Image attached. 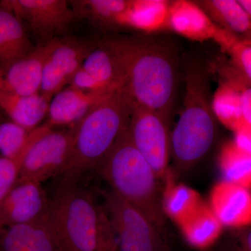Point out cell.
<instances>
[{
    "label": "cell",
    "instance_id": "obj_35",
    "mask_svg": "<svg viewBox=\"0 0 251 251\" xmlns=\"http://www.w3.org/2000/svg\"><path fill=\"white\" fill-rule=\"evenodd\" d=\"M248 16L251 18V0H238Z\"/></svg>",
    "mask_w": 251,
    "mask_h": 251
},
{
    "label": "cell",
    "instance_id": "obj_1",
    "mask_svg": "<svg viewBox=\"0 0 251 251\" xmlns=\"http://www.w3.org/2000/svg\"><path fill=\"white\" fill-rule=\"evenodd\" d=\"M121 61L123 90L135 105L170 117L175 72L168 52L156 43L139 37L109 40Z\"/></svg>",
    "mask_w": 251,
    "mask_h": 251
},
{
    "label": "cell",
    "instance_id": "obj_33",
    "mask_svg": "<svg viewBox=\"0 0 251 251\" xmlns=\"http://www.w3.org/2000/svg\"><path fill=\"white\" fill-rule=\"evenodd\" d=\"M69 85V87L83 91V92H106V93L115 92L106 88L82 67H81L74 74Z\"/></svg>",
    "mask_w": 251,
    "mask_h": 251
},
{
    "label": "cell",
    "instance_id": "obj_13",
    "mask_svg": "<svg viewBox=\"0 0 251 251\" xmlns=\"http://www.w3.org/2000/svg\"><path fill=\"white\" fill-rule=\"evenodd\" d=\"M209 206L223 226L238 229L251 226L249 188L221 181L211 191Z\"/></svg>",
    "mask_w": 251,
    "mask_h": 251
},
{
    "label": "cell",
    "instance_id": "obj_16",
    "mask_svg": "<svg viewBox=\"0 0 251 251\" xmlns=\"http://www.w3.org/2000/svg\"><path fill=\"white\" fill-rule=\"evenodd\" d=\"M112 94L83 92L71 87L64 88L51 99L48 112L49 121L46 123L52 128L76 125L96 105Z\"/></svg>",
    "mask_w": 251,
    "mask_h": 251
},
{
    "label": "cell",
    "instance_id": "obj_17",
    "mask_svg": "<svg viewBox=\"0 0 251 251\" xmlns=\"http://www.w3.org/2000/svg\"><path fill=\"white\" fill-rule=\"evenodd\" d=\"M50 102L41 93L21 96L0 90V108L11 122L27 130L35 129L40 126L48 115Z\"/></svg>",
    "mask_w": 251,
    "mask_h": 251
},
{
    "label": "cell",
    "instance_id": "obj_30",
    "mask_svg": "<svg viewBox=\"0 0 251 251\" xmlns=\"http://www.w3.org/2000/svg\"><path fill=\"white\" fill-rule=\"evenodd\" d=\"M27 152L16 159L0 156V204L17 182L23 159Z\"/></svg>",
    "mask_w": 251,
    "mask_h": 251
},
{
    "label": "cell",
    "instance_id": "obj_22",
    "mask_svg": "<svg viewBox=\"0 0 251 251\" xmlns=\"http://www.w3.org/2000/svg\"><path fill=\"white\" fill-rule=\"evenodd\" d=\"M163 207L167 217L181 224L203 204L199 194L184 184H176L170 170L163 181Z\"/></svg>",
    "mask_w": 251,
    "mask_h": 251
},
{
    "label": "cell",
    "instance_id": "obj_32",
    "mask_svg": "<svg viewBox=\"0 0 251 251\" xmlns=\"http://www.w3.org/2000/svg\"><path fill=\"white\" fill-rule=\"evenodd\" d=\"M97 251H120L108 214L103 207L100 211L99 245Z\"/></svg>",
    "mask_w": 251,
    "mask_h": 251
},
{
    "label": "cell",
    "instance_id": "obj_9",
    "mask_svg": "<svg viewBox=\"0 0 251 251\" xmlns=\"http://www.w3.org/2000/svg\"><path fill=\"white\" fill-rule=\"evenodd\" d=\"M0 7L27 23L36 35L56 39L72 22L74 11L66 0H4Z\"/></svg>",
    "mask_w": 251,
    "mask_h": 251
},
{
    "label": "cell",
    "instance_id": "obj_18",
    "mask_svg": "<svg viewBox=\"0 0 251 251\" xmlns=\"http://www.w3.org/2000/svg\"><path fill=\"white\" fill-rule=\"evenodd\" d=\"M211 21L240 41L251 40V18L236 0L196 1Z\"/></svg>",
    "mask_w": 251,
    "mask_h": 251
},
{
    "label": "cell",
    "instance_id": "obj_11",
    "mask_svg": "<svg viewBox=\"0 0 251 251\" xmlns=\"http://www.w3.org/2000/svg\"><path fill=\"white\" fill-rule=\"evenodd\" d=\"M49 204L50 198L41 184L16 183L0 204V229L46 217Z\"/></svg>",
    "mask_w": 251,
    "mask_h": 251
},
{
    "label": "cell",
    "instance_id": "obj_5",
    "mask_svg": "<svg viewBox=\"0 0 251 251\" xmlns=\"http://www.w3.org/2000/svg\"><path fill=\"white\" fill-rule=\"evenodd\" d=\"M101 206L77 184L61 182L50 198L48 219L62 251H97Z\"/></svg>",
    "mask_w": 251,
    "mask_h": 251
},
{
    "label": "cell",
    "instance_id": "obj_10",
    "mask_svg": "<svg viewBox=\"0 0 251 251\" xmlns=\"http://www.w3.org/2000/svg\"><path fill=\"white\" fill-rule=\"evenodd\" d=\"M95 46L77 38H57L46 57L40 93L51 100L69 85Z\"/></svg>",
    "mask_w": 251,
    "mask_h": 251
},
{
    "label": "cell",
    "instance_id": "obj_31",
    "mask_svg": "<svg viewBox=\"0 0 251 251\" xmlns=\"http://www.w3.org/2000/svg\"><path fill=\"white\" fill-rule=\"evenodd\" d=\"M220 251H251V226L232 229L221 243Z\"/></svg>",
    "mask_w": 251,
    "mask_h": 251
},
{
    "label": "cell",
    "instance_id": "obj_34",
    "mask_svg": "<svg viewBox=\"0 0 251 251\" xmlns=\"http://www.w3.org/2000/svg\"><path fill=\"white\" fill-rule=\"evenodd\" d=\"M234 146L244 154L251 157V127L244 125L234 132Z\"/></svg>",
    "mask_w": 251,
    "mask_h": 251
},
{
    "label": "cell",
    "instance_id": "obj_14",
    "mask_svg": "<svg viewBox=\"0 0 251 251\" xmlns=\"http://www.w3.org/2000/svg\"><path fill=\"white\" fill-rule=\"evenodd\" d=\"M167 29L200 42H216L223 32L196 1L186 0L171 1Z\"/></svg>",
    "mask_w": 251,
    "mask_h": 251
},
{
    "label": "cell",
    "instance_id": "obj_19",
    "mask_svg": "<svg viewBox=\"0 0 251 251\" xmlns=\"http://www.w3.org/2000/svg\"><path fill=\"white\" fill-rule=\"evenodd\" d=\"M82 67L108 90L124 88L125 72L120 57L110 41L96 45L84 61Z\"/></svg>",
    "mask_w": 251,
    "mask_h": 251
},
{
    "label": "cell",
    "instance_id": "obj_21",
    "mask_svg": "<svg viewBox=\"0 0 251 251\" xmlns=\"http://www.w3.org/2000/svg\"><path fill=\"white\" fill-rule=\"evenodd\" d=\"M171 2L166 0L132 1L129 9L117 23L146 32L167 29Z\"/></svg>",
    "mask_w": 251,
    "mask_h": 251
},
{
    "label": "cell",
    "instance_id": "obj_29",
    "mask_svg": "<svg viewBox=\"0 0 251 251\" xmlns=\"http://www.w3.org/2000/svg\"><path fill=\"white\" fill-rule=\"evenodd\" d=\"M220 70L222 79L233 86L240 94L244 122L251 127V84L231 64H224Z\"/></svg>",
    "mask_w": 251,
    "mask_h": 251
},
{
    "label": "cell",
    "instance_id": "obj_26",
    "mask_svg": "<svg viewBox=\"0 0 251 251\" xmlns=\"http://www.w3.org/2000/svg\"><path fill=\"white\" fill-rule=\"evenodd\" d=\"M224 181L251 188V157L244 154L232 142L225 145L219 158Z\"/></svg>",
    "mask_w": 251,
    "mask_h": 251
},
{
    "label": "cell",
    "instance_id": "obj_23",
    "mask_svg": "<svg viewBox=\"0 0 251 251\" xmlns=\"http://www.w3.org/2000/svg\"><path fill=\"white\" fill-rule=\"evenodd\" d=\"M179 226L188 244L198 249L212 245L219 239L224 227L210 206L204 203Z\"/></svg>",
    "mask_w": 251,
    "mask_h": 251
},
{
    "label": "cell",
    "instance_id": "obj_2",
    "mask_svg": "<svg viewBox=\"0 0 251 251\" xmlns=\"http://www.w3.org/2000/svg\"><path fill=\"white\" fill-rule=\"evenodd\" d=\"M128 127L97 170L112 191L143 213L162 233L170 237L168 217L163 207V181L135 148Z\"/></svg>",
    "mask_w": 251,
    "mask_h": 251
},
{
    "label": "cell",
    "instance_id": "obj_27",
    "mask_svg": "<svg viewBox=\"0 0 251 251\" xmlns=\"http://www.w3.org/2000/svg\"><path fill=\"white\" fill-rule=\"evenodd\" d=\"M132 1L125 0H84L73 1L75 10L82 14L90 16L99 22L118 23L120 18L129 9Z\"/></svg>",
    "mask_w": 251,
    "mask_h": 251
},
{
    "label": "cell",
    "instance_id": "obj_36",
    "mask_svg": "<svg viewBox=\"0 0 251 251\" xmlns=\"http://www.w3.org/2000/svg\"></svg>",
    "mask_w": 251,
    "mask_h": 251
},
{
    "label": "cell",
    "instance_id": "obj_28",
    "mask_svg": "<svg viewBox=\"0 0 251 251\" xmlns=\"http://www.w3.org/2000/svg\"><path fill=\"white\" fill-rule=\"evenodd\" d=\"M220 47L230 57L231 64L251 84V41H240L228 34Z\"/></svg>",
    "mask_w": 251,
    "mask_h": 251
},
{
    "label": "cell",
    "instance_id": "obj_12",
    "mask_svg": "<svg viewBox=\"0 0 251 251\" xmlns=\"http://www.w3.org/2000/svg\"><path fill=\"white\" fill-rule=\"evenodd\" d=\"M57 39L34 48L25 57L0 69V90L21 96L40 93L44 64Z\"/></svg>",
    "mask_w": 251,
    "mask_h": 251
},
{
    "label": "cell",
    "instance_id": "obj_20",
    "mask_svg": "<svg viewBox=\"0 0 251 251\" xmlns=\"http://www.w3.org/2000/svg\"><path fill=\"white\" fill-rule=\"evenodd\" d=\"M34 49L23 23L12 13L0 7V69L25 57Z\"/></svg>",
    "mask_w": 251,
    "mask_h": 251
},
{
    "label": "cell",
    "instance_id": "obj_24",
    "mask_svg": "<svg viewBox=\"0 0 251 251\" xmlns=\"http://www.w3.org/2000/svg\"><path fill=\"white\" fill-rule=\"evenodd\" d=\"M51 130L52 127L47 123L31 130L13 122L0 124V153L6 158L16 159L27 152L36 140Z\"/></svg>",
    "mask_w": 251,
    "mask_h": 251
},
{
    "label": "cell",
    "instance_id": "obj_6",
    "mask_svg": "<svg viewBox=\"0 0 251 251\" xmlns=\"http://www.w3.org/2000/svg\"><path fill=\"white\" fill-rule=\"evenodd\" d=\"M100 193L120 251H172L170 237L162 233L143 213L111 188Z\"/></svg>",
    "mask_w": 251,
    "mask_h": 251
},
{
    "label": "cell",
    "instance_id": "obj_25",
    "mask_svg": "<svg viewBox=\"0 0 251 251\" xmlns=\"http://www.w3.org/2000/svg\"><path fill=\"white\" fill-rule=\"evenodd\" d=\"M211 105L216 118L232 131L245 125L240 94L237 89L224 79H221L213 96Z\"/></svg>",
    "mask_w": 251,
    "mask_h": 251
},
{
    "label": "cell",
    "instance_id": "obj_8",
    "mask_svg": "<svg viewBox=\"0 0 251 251\" xmlns=\"http://www.w3.org/2000/svg\"><path fill=\"white\" fill-rule=\"evenodd\" d=\"M76 125L66 129L50 130L31 145L23 159L16 183L41 184L59 176L72 155Z\"/></svg>",
    "mask_w": 251,
    "mask_h": 251
},
{
    "label": "cell",
    "instance_id": "obj_4",
    "mask_svg": "<svg viewBox=\"0 0 251 251\" xmlns=\"http://www.w3.org/2000/svg\"><path fill=\"white\" fill-rule=\"evenodd\" d=\"M184 108L171 135V158L176 173L188 171L209 152L216 135L207 80L201 70L186 76Z\"/></svg>",
    "mask_w": 251,
    "mask_h": 251
},
{
    "label": "cell",
    "instance_id": "obj_7",
    "mask_svg": "<svg viewBox=\"0 0 251 251\" xmlns=\"http://www.w3.org/2000/svg\"><path fill=\"white\" fill-rule=\"evenodd\" d=\"M170 117L133 103L128 132L138 151L146 158L162 181L170 171Z\"/></svg>",
    "mask_w": 251,
    "mask_h": 251
},
{
    "label": "cell",
    "instance_id": "obj_15",
    "mask_svg": "<svg viewBox=\"0 0 251 251\" xmlns=\"http://www.w3.org/2000/svg\"><path fill=\"white\" fill-rule=\"evenodd\" d=\"M0 251H62L48 215L29 224L0 229Z\"/></svg>",
    "mask_w": 251,
    "mask_h": 251
},
{
    "label": "cell",
    "instance_id": "obj_3",
    "mask_svg": "<svg viewBox=\"0 0 251 251\" xmlns=\"http://www.w3.org/2000/svg\"><path fill=\"white\" fill-rule=\"evenodd\" d=\"M133 102L122 89L100 102L76 126L70 159L61 182L77 184L82 175L97 169L120 134L128 126Z\"/></svg>",
    "mask_w": 251,
    "mask_h": 251
}]
</instances>
